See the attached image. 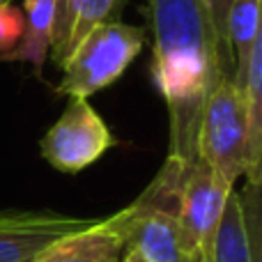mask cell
Instances as JSON below:
<instances>
[{"mask_svg":"<svg viewBox=\"0 0 262 262\" xmlns=\"http://www.w3.org/2000/svg\"><path fill=\"white\" fill-rule=\"evenodd\" d=\"M154 37L152 78L168 106V157H198V124L214 83L226 69L205 0H147Z\"/></svg>","mask_w":262,"mask_h":262,"instance_id":"obj_1","label":"cell"},{"mask_svg":"<svg viewBox=\"0 0 262 262\" xmlns=\"http://www.w3.org/2000/svg\"><path fill=\"white\" fill-rule=\"evenodd\" d=\"M182 166L177 159L166 157L147 189L118 214L104 219L122 249L138 253L145 262H205L209 258L177 214Z\"/></svg>","mask_w":262,"mask_h":262,"instance_id":"obj_2","label":"cell"},{"mask_svg":"<svg viewBox=\"0 0 262 262\" xmlns=\"http://www.w3.org/2000/svg\"><path fill=\"white\" fill-rule=\"evenodd\" d=\"M143 28L115 18L99 23L60 67L62 78L58 83V92L83 99L97 95L127 72V67L143 51Z\"/></svg>","mask_w":262,"mask_h":262,"instance_id":"obj_3","label":"cell"},{"mask_svg":"<svg viewBox=\"0 0 262 262\" xmlns=\"http://www.w3.org/2000/svg\"><path fill=\"white\" fill-rule=\"evenodd\" d=\"M198 157L228 186L246 175V120L242 90L232 76H221L207 95L198 124Z\"/></svg>","mask_w":262,"mask_h":262,"instance_id":"obj_4","label":"cell"},{"mask_svg":"<svg viewBox=\"0 0 262 262\" xmlns=\"http://www.w3.org/2000/svg\"><path fill=\"white\" fill-rule=\"evenodd\" d=\"M113 134L92 104L83 97H69L53 127L39 140V154L55 170L76 175L97 163L111 147Z\"/></svg>","mask_w":262,"mask_h":262,"instance_id":"obj_5","label":"cell"},{"mask_svg":"<svg viewBox=\"0 0 262 262\" xmlns=\"http://www.w3.org/2000/svg\"><path fill=\"white\" fill-rule=\"evenodd\" d=\"M97 221L58 212H0V262H37L60 239Z\"/></svg>","mask_w":262,"mask_h":262,"instance_id":"obj_6","label":"cell"},{"mask_svg":"<svg viewBox=\"0 0 262 262\" xmlns=\"http://www.w3.org/2000/svg\"><path fill=\"white\" fill-rule=\"evenodd\" d=\"M232 191L235 186H228L219 180L200 157L182 166L177 186V214L189 235L207 255L212 253L214 235Z\"/></svg>","mask_w":262,"mask_h":262,"instance_id":"obj_7","label":"cell"},{"mask_svg":"<svg viewBox=\"0 0 262 262\" xmlns=\"http://www.w3.org/2000/svg\"><path fill=\"white\" fill-rule=\"evenodd\" d=\"M118 0H53V30H51V58L58 67L76 51L90 30L111 21L118 12Z\"/></svg>","mask_w":262,"mask_h":262,"instance_id":"obj_8","label":"cell"},{"mask_svg":"<svg viewBox=\"0 0 262 262\" xmlns=\"http://www.w3.org/2000/svg\"><path fill=\"white\" fill-rule=\"evenodd\" d=\"M242 104H244L246 152H249V168L244 182L262 184V37L253 44L246 62Z\"/></svg>","mask_w":262,"mask_h":262,"instance_id":"obj_9","label":"cell"},{"mask_svg":"<svg viewBox=\"0 0 262 262\" xmlns=\"http://www.w3.org/2000/svg\"><path fill=\"white\" fill-rule=\"evenodd\" d=\"M122 255V242L101 219L85 230L60 239L37 262H120Z\"/></svg>","mask_w":262,"mask_h":262,"instance_id":"obj_10","label":"cell"},{"mask_svg":"<svg viewBox=\"0 0 262 262\" xmlns=\"http://www.w3.org/2000/svg\"><path fill=\"white\" fill-rule=\"evenodd\" d=\"M51 30H53V0H23V35L9 53L0 60L30 62L41 69L51 53Z\"/></svg>","mask_w":262,"mask_h":262,"instance_id":"obj_11","label":"cell"},{"mask_svg":"<svg viewBox=\"0 0 262 262\" xmlns=\"http://www.w3.org/2000/svg\"><path fill=\"white\" fill-rule=\"evenodd\" d=\"M260 37V0H232L226 16V39L232 58V81L239 90L251 49Z\"/></svg>","mask_w":262,"mask_h":262,"instance_id":"obj_12","label":"cell"},{"mask_svg":"<svg viewBox=\"0 0 262 262\" xmlns=\"http://www.w3.org/2000/svg\"><path fill=\"white\" fill-rule=\"evenodd\" d=\"M212 262H249L246 253V235L244 221H242V207L237 191H232L223 209L221 223L216 228V235L212 242Z\"/></svg>","mask_w":262,"mask_h":262,"instance_id":"obj_13","label":"cell"},{"mask_svg":"<svg viewBox=\"0 0 262 262\" xmlns=\"http://www.w3.org/2000/svg\"><path fill=\"white\" fill-rule=\"evenodd\" d=\"M262 184H249L237 191L242 207V221H244L246 235V253L249 262H262Z\"/></svg>","mask_w":262,"mask_h":262,"instance_id":"obj_14","label":"cell"},{"mask_svg":"<svg viewBox=\"0 0 262 262\" xmlns=\"http://www.w3.org/2000/svg\"><path fill=\"white\" fill-rule=\"evenodd\" d=\"M23 35V9L12 0H0V55L9 53Z\"/></svg>","mask_w":262,"mask_h":262,"instance_id":"obj_15","label":"cell"},{"mask_svg":"<svg viewBox=\"0 0 262 262\" xmlns=\"http://www.w3.org/2000/svg\"><path fill=\"white\" fill-rule=\"evenodd\" d=\"M232 0H205V7H207L209 21H212V28L216 32L219 39V49H221V58L226 69L232 74V58L230 51H228V39H226V16H228V7H230Z\"/></svg>","mask_w":262,"mask_h":262,"instance_id":"obj_16","label":"cell"},{"mask_svg":"<svg viewBox=\"0 0 262 262\" xmlns=\"http://www.w3.org/2000/svg\"><path fill=\"white\" fill-rule=\"evenodd\" d=\"M120 262H145V260L140 258L138 253H134V251H124V255H122V260Z\"/></svg>","mask_w":262,"mask_h":262,"instance_id":"obj_17","label":"cell"},{"mask_svg":"<svg viewBox=\"0 0 262 262\" xmlns=\"http://www.w3.org/2000/svg\"><path fill=\"white\" fill-rule=\"evenodd\" d=\"M127 5V0H118V7H124Z\"/></svg>","mask_w":262,"mask_h":262,"instance_id":"obj_18","label":"cell"},{"mask_svg":"<svg viewBox=\"0 0 262 262\" xmlns=\"http://www.w3.org/2000/svg\"><path fill=\"white\" fill-rule=\"evenodd\" d=\"M205 262H212V258H205Z\"/></svg>","mask_w":262,"mask_h":262,"instance_id":"obj_19","label":"cell"}]
</instances>
